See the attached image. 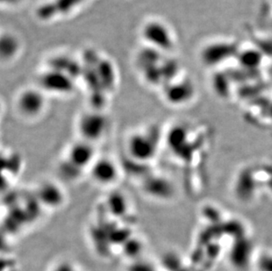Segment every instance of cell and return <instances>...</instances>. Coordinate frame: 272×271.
I'll list each match as a JSON object with an SVG mask.
<instances>
[{"instance_id":"1","label":"cell","mask_w":272,"mask_h":271,"mask_svg":"<svg viewBox=\"0 0 272 271\" xmlns=\"http://www.w3.org/2000/svg\"><path fill=\"white\" fill-rule=\"evenodd\" d=\"M15 112L27 123L42 119L48 109V94L39 87H26L15 98Z\"/></svg>"},{"instance_id":"2","label":"cell","mask_w":272,"mask_h":271,"mask_svg":"<svg viewBox=\"0 0 272 271\" xmlns=\"http://www.w3.org/2000/svg\"><path fill=\"white\" fill-rule=\"evenodd\" d=\"M95 145L79 139L66 149L61 160L63 174L72 178L79 177L80 174L88 173L92 164L97 158Z\"/></svg>"},{"instance_id":"3","label":"cell","mask_w":272,"mask_h":271,"mask_svg":"<svg viewBox=\"0 0 272 271\" xmlns=\"http://www.w3.org/2000/svg\"><path fill=\"white\" fill-rule=\"evenodd\" d=\"M160 134L155 127L145 126L133 130L126 140V150L138 161H150L156 156L160 145Z\"/></svg>"},{"instance_id":"4","label":"cell","mask_w":272,"mask_h":271,"mask_svg":"<svg viewBox=\"0 0 272 271\" xmlns=\"http://www.w3.org/2000/svg\"><path fill=\"white\" fill-rule=\"evenodd\" d=\"M110 129V120L101 109H91L78 116L76 131L79 139L95 145L106 138Z\"/></svg>"},{"instance_id":"5","label":"cell","mask_w":272,"mask_h":271,"mask_svg":"<svg viewBox=\"0 0 272 271\" xmlns=\"http://www.w3.org/2000/svg\"><path fill=\"white\" fill-rule=\"evenodd\" d=\"M141 37L145 46L167 54L174 47V34L169 26L161 20H149L142 26Z\"/></svg>"},{"instance_id":"6","label":"cell","mask_w":272,"mask_h":271,"mask_svg":"<svg viewBox=\"0 0 272 271\" xmlns=\"http://www.w3.org/2000/svg\"><path fill=\"white\" fill-rule=\"evenodd\" d=\"M87 174L101 187H113L121 178L120 165L109 156H97Z\"/></svg>"},{"instance_id":"7","label":"cell","mask_w":272,"mask_h":271,"mask_svg":"<svg viewBox=\"0 0 272 271\" xmlns=\"http://www.w3.org/2000/svg\"><path fill=\"white\" fill-rule=\"evenodd\" d=\"M36 199L45 209L57 210L65 204L66 192L57 181L47 180L37 185L35 191Z\"/></svg>"},{"instance_id":"8","label":"cell","mask_w":272,"mask_h":271,"mask_svg":"<svg viewBox=\"0 0 272 271\" xmlns=\"http://www.w3.org/2000/svg\"><path fill=\"white\" fill-rule=\"evenodd\" d=\"M75 79L70 76L67 73H62L60 71L51 69L42 74L41 84L39 87L48 94L50 93L65 95L71 94L73 91Z\"/></svg>"},{"instance_id":"9","label":"cell","mask_w":272,"mask_h":271,"mask_svg":"<svg viewBox=\"0 0 272 271\" xmlns=\"http://www.w3.org/2000/svg\"><path fill=\"white\" fill-rule=\"evenodd\" d=\"M164 101L167 104L172 106H179L186 102L188 98L190 97L192 92V86L188 80H178L175 78L161 89Z\"/></svg>"},{"instance_id":"10","label":"cell","mask_w":272,"mask_h":271,"mask_svg":"<svg viewBox=\"0 0 272 271\" xmlns=\"http://www.w3.org/2000/svg\"><path fill=\"white\" fill-rule=\"evenodd\" d=\"M22 49L21 41L12 33L2 35L0 42V52L2 60H13Z\"/></svg>"},{"instance_id":"11","label":"cell","mask_w":272,"mask_h":271,"mask_svg":"<svg viewBox=\"0 0 272 271\" xmlns=\"http://www.w3.org/2000/svg\"><path fill=\"white\" fill-rule=\"evenodd\" d=\"M48 271H85V269L73 260L61 259L52 264Z\"/></svg>"},{"instance_id":"12","label":"cell","mask_w":272,"mask_h":271,"mask_svg":"<svg viewBox=\"0 0 272 271\" xmlns=\"http://www.w3.org/2000/svg\"><path fill=\"white\" fill-rule=\"evenodd\" d=\"M2 5H6L8 8H15L21 4L22 0H1Z\"/></svg>"}]
</instances>
